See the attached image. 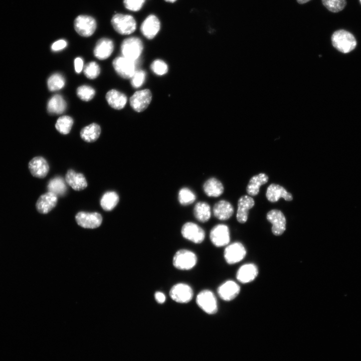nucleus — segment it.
<instances>
[{
	"instance_id": "obj_1",
	"label": "nucleus",
	"mask_w": 361,
	"mask_h": 361,
	"mask_svg": "<svg viewBox=\"0 0 361 361\" xmlns=\"http://www.w3.org/2000/svg\"><path fill=\"white\" fill-rule=\"evenodd\" d=\"M331 41L334 47L343 53L352 51L356 45V41L353 35L344 30L335 31L332 35Z\"/></svg>"
},
{
	"instance_id": "obj_2",
	"label": "nucleus",
	"mask_w": 361,
	"mask_h": 361,
	"mask_svg": "<svg viewBox=\"0 0 361 361\" xmlns=\"http://www.w3.org/2000/svg\"><path fill=\"white\" fill-rule=\"evenodd\" d=\"M111 25L114 30L122 35H130L136 28V23L131 15L116 14L112 17Z\"/></svg>"
},
{
	"instance_id": "obj_3",
	"label": "nucleus",
	"mask_w": 361,
	"mask_h": 361,
	"mask_svg": "<svg viewBox=\"0 0 361 361\" xmlns=\"http://www.w3.org/2000/svg\"><path fill=\"white\" fill-rule=\"evenodd\" d=\"M143 48V44L139 38L131 37L123 41L120 48L123 57L136 61L140 56Z\"/></svg>"
},
{
	"instance_id": "obj_4",
	"label": "nucleus",
	"mask_w": 361,
	"mask_h": 361,
	"mask_svg": "<svg viewBox=\"0 0 361 361\" xmlns=\"http://www.w3.org/2000/svg\"><path fill=\"white\" fill-rule=\"evenodd\" d=\"M173 266L177 269L188 270L193 268L197 263V257L192 251L187 249L177 251L173 257Z\"/></svg>"
},
{
	"instance_id": "obj_5",
	"label": "nucleus",
	"mask_w": 361,
	"mask_h": 361,
	"mask_svg": "<svg viewBox=\"0 0 361 361\" xmlns=\"http://www.w3.org/2000/svg\"><path fill=\"white\" fill-rule=\"evenodd\" d=\"M96 27L95 19L88 15H79L74 21L75 30L79 35L84 37L92 36L95 32Z\"/></svg>"
},
{
	"instance_id": "obj_6",
	"label": "nucleus",
	"mask_w": 361,
	"mask_h": 361,
	"mask_svg": "<svg viewBox=\"0 0 361 361\" xmlns=\"http://www.w3.org/2000/svg\"><path fill=\"white\" fill-rule=\"evenodd\" d=\"M196 303L199 307L209 314H213L218 311V304L214 294L209 290H203L198 294Z\"/></svg>"
},
{
	"instance_id": "obj_7",
	"label": "nucleus",
	"mask_w": 361,
	"mask_h": 361,
	"mask_svg": "<svg viewBox=\"0 0 361 361\" xmlns=\"http://www.w3.org/2000/svg\"><path fill=\"white\" fill-rule=\"evenodd\" d=\"M135 61L123 56L118 57L113 60L112 65L119 76L124 79H129L136 71Z\"/></svg>"
},
{
	"instance_id": "obj_8",
	"label": "nucleus",
	"mask_w": 361,
	"mask_h": 361,
	"mask_svg": "<svg viewBox=\"0 0 361 361\" xmlns=\"http://www.w3.org/2000/svg\"><path fill=\"white\" fill-rule=\"evenodd\" d=\"M169 295L173 300L177 303H187L192 299L193 291L189 285L179 283L171 288Z\"/></svg>"
},
{
	"instance_id": "obj_9",
	"label": "nucleus",
	"mask_w": 361,
	"mask_h": 361,
	"mask_svg": "<svg viewBox=\"0 0 361 361\" xmlns=\"http://www.w3.org/2000/svg\"><path fill=\"white\" fill-rule=\"evenodd\" d=\"M181 233L183 237L195 244H200L205 239L204 230L197 224L187 222L182 227Z\"/></svg>"
},
{
	"instance_id": "obj_10",
	"label": "nucleus",
	"mask_w": 361,
	"mask_h": 361,
	"mask_svg": "<svg viewBox=\"0 0 361 361\" xmlns=\"http://www.w3.org/2000/svg\"><path fill=\"white\" fill-rule=\"evenodd\" d=\"M78 225L87 229H94L99 227L102 222V216L98 213L79 212L75 216Z\"/></svg>"
},
{
	"instance_id": "obj_11",
	"label": "nucleus",
	"mask_w": 361,
	"mask_h": 361,
	"mask_svg": "<svg viewBox=\"0 0 361 361\" xmlns=\"http://www.w3.org/2000/svg\"><path fill=\"white\" fill-rule=\"evenodd\" d=\"M210 238L213 245L217 247L227 245L230 240L228 227L224 224L216 225L211 230Z\"/></svg>"
},
{
	"instance_id": "obj_12",
	"label": "nucleus",
	"mask_w": 361,
	"mask_h": 361,
	"mask_svg": "<svg viewBox=\"0 0 361 361\" xmlns=\"http://www.w3.org/2000/svg\"><path fill=\"white\" fill-rule=\"evenodd\" d=\"M152 94L148 89H144L135 92L130 98L131 107L136 112L144 111L150 104Z\"/></svg>"
},
{
	"instance_id": "obj_13",
	"label": "nucleus",
	"mask_w": 361,
	"mask_h": 361,
	"mask_svg": "<svg viewBox=\"0 0 361 361\" xmlns=\"http://www.w3.org/2000/svg\"><path fill=\"white\" fill-rule=\"evenodd\" d=\"M246 251L240 242H235L228 245L224 251V258L229 264L237 263L245 257Z\"/></svg>"
},
{
	"instance_id": "obj_14",
	"label": "nucleus",
	"mask_w": 361,
	"mask_h": 361,
	"mask_svg": "<svg viewBox=\"0 0 361 361\" xmlns=\"http://www.w3.org/2000/svg\"><path fill=\"white\" fill-rule=\"evenodd\" d=\"M267 220L272 224V232L274 235H282L286 229V218L283 213L278 210L273 209L268 212Z\"/></svg>"
},
{
	"instance_id": "obj_15",
	"label": "nucleus",
	"mask_w": 361,
	"mask_h": 361,
	"mask_svg": "<svg viewBox=\"0 0 361 361\" xmlns=\"http://www.w3.org/2000/svg\"><path fill=\"white\" fill-rule=\"evenodd\" d=\"M160 23L156 16L150 15L142 22L140 31L143 35L148 39H153L160 30Z\"/></svg>"
},
{
	"instance_id": "obj_16",
	"label": "nucleus",
	"mask_w": 361,
	"mask_h": 361,
	"mask_svg": "<svg viewBox=\"0 0 361 361\" xmlns=\"http://www.w3.org/2000/svg\"><path fill=\"white\" fill-rule=\"evenodd\" d=\"M240 291V286L232 280H228L218 288L219 297L223 300L229 301L235 299Z\"/></svg>"
},
{
	"instance_id": "obj_17",
	"label": "nucleus",
	"mask_w": 361,
	"mask_h": 361,
	"mask_svg": "<svg viewBox=\"0 0 361 361\" xmlns=\"http://www.w3.org/2000/svg\"><path fill=\"white\" fill-rule=\"evenodd\" d=\"M114 50V43L108 38L99 39L94 47L93 54L98 59L103 60L107 59L112 54Z\"/></svg>"
},
{
	"instance_id": "obj_18",
	"label": "nucleus",
	"mask_w": 361,
	"mask_h": 361,
	"mask_svg": "<svg viewBox=\"0 0 361 361\" xmlns=\"http://www.w3.org/2000/svg\"><path fill=\"white\" fill-rule=\"evenodd\" d=\"M29 169L34 176L44 178L49 172V166L48 162L44 157L36 156L30 161Z\"/></svg>"
},
{
	"instance_id": "obj_19",
	"label": "nucleus",
	"mask_w": 361,
	"mask_h": 361,
	"mask_svg": "<svg viewBox=\"0 0 361 361\" xmlns=\"http://www.w3.org/2000/svg\"><path fill=\"white\" fill-rule=\"evenodd\" d=\"M57 201V196L48 192L39 198L36 204V209L40 213L47 214L55 207Z\"/></svg>"
},
{
	"instance_id": "obj_20",
	"label": "nucleus",
	"mask_w": 361,
	"mask_h": 361,
	"mask_svg": "<svg viewBox=\"0 0 361 361\" xmlns=\"http://www.w3.org/2000/svg\"><path fill=\"white\" fill-rule=\"evenodd\" d=\"M253 199L247 195L240 198L238 201V210L236 218L240 223H245L248 219V211L254 206Z\"/></svg>"
},
{
	"instance_id": "obj_21",
	"label": "nucleus",
	"mask_w": 361,
	"mask_h": 361,
	"mask_svg": "<svg viewBox=\"0 0 361 361\" xmlns=\"http://www.w3.org/2000/svg\"><path fill=\"white\" fill-rule=\"evenodd\" d=\"M266 196L267 200L272 203H275L282 198L287 201L292 200L291 194L288 192L283 187L275 184H271L267 188Z\"/></svg>"
},
{
	"instance_id": "obj_22",
	"label": "nucleus",
	"mask_w": 361,
	"mask_h": 361,
	"mask_svg": "<svg viewBox=\"0 0 361 361\" xmlns=\"http://www.w3.org/2000/svg\"><path fill=\"white\" fill-rule=\"evenodd\" d=\"M258 273V268L255 264H246L238 269L236 278L240 282L247 283L253 281L257 277Z\"/></svg>"
},
{
	"instance_id": "obj_23",
	"label": "nucleus",
	"mask_w": 361,
	"mask_h": 361,
	"mask_svg": "<svg viewBox=\"0 0 361 361\" xmlns=\"http://www.w3.org/2000/svg\"><path fill=\"white\" fill-rule=\"evenodd\" d=\"M65 181L75 191L83 190L87 186L84 175L81 173H77L71 169L67 171L65 175Z\"/></svg>"
},
{
	"instance_id": "obj_24",
	"label": "nucleus",
	"mask_w": 361,
	"mask_h": 361,
	"mask_svg": "<svg viewBox=\"0 0 361 361\" xmlns=\"http://www.w3.org/2000/svg\"><path fill=\"white\" fill-rule=\"evenodd\" d=\"M213 211L215 217L219 220H227L233 214L234 208L229 202L221 200L215 204Z\"/></svg>"
},
{
	"instance_id": "obj_25",
	"label": "nucleus",
	"mask_w": 361,
	"mask_h": 361,
	"mask_svg": "<svg viewBox=\"0 0 361 361\" xmlns=\"http://www.w3.org/2000/svg\"><path fill=\"white\" fill-rule=\"evenodd\" d=\"M105 98L108 104L113 108L117 110L122 109L127 102V97L123 93L115 89L108 91Z\"/></svg>"
},
{
	"instance_id": "obj_26",
	"label": "nucleus",
	"mask_w": 361,
	"mask_h": 361,
	"mask_svg": "<svg viewBox=\"0 0 361 361\" xmlns=\"http://www.w3.org/2000/svg\"><path fill=\"white\" fill-rule=\"evenodd\" d=\"M67 108V103L63 97L56 94L52 96L48 102V112L53 115L61 114L64 112Z\"/></svg>"
},
{
	"instance_id": "obj_27",
	"label": "nucleus",
	"mask_w": 361,
	"mask_h": 361,
	"mask_svg": "<svg viewBox=\"0 0 361 361\" xmlns=\"http://www.w3.org/2000/svg\"><path fill=\"white\" fill-rule=\"evenodd\" d=\"M268 181V176L264 173H260L252 176L247 186V193L250 196H256L259 193L260 187L266 184Z\"/></svg>"
},
{
	"instance_id": "obj_28",
	"label": "nucleus",
	"mask_w": 361,
	"mask_h": 361,
	"mask_svg": "<svg viewBox=\"0 0 361 361\" xmlns=\"http://www.w3.org/2000/svg\"><path fill=\"white\" fill-rule=\"evenodd\" d=\"M205 193L209 197H218L224 192L222 183L216 178L208 179L203 185Z\"/></svg>"
},
{
	"instance_id": "obj_29",
	"label": "nucleus",
	"mask_w": 361,
	"mask_h": 361,
	"mask_svg": "<svg viewBox=\"0 0 361 361\" xmlns=\"http://www.w3.org/2000/svg\"><path fill=\"white\" fill-rule=\"evenodd\" d=\"M101 133L100 126L95 123H93L82 129L80 131V136L85 141L93 142L95 141L99 137Z\"/></svg>"
},
{
	"instance_id": "obj_30",
	"label": "nucleus",
	"mask_w": 361,
	"mask_h": 361,
	"mask_svg": "<svg viewBox=\"0 0 361 361\" xmlns=\"http://www.w3.org/2000/svg\"><path fill=\"white\" fill-rule=\"evenodd\" d=\"M194 214L199 221L203 223L208 221L211 216L210 205L204 202L197 203L194 209Z\"/></svg>"
},
{
	"instance_id": "obj_31",
	"label": "nucleus",
	"mask_w": 361,
	"mask_h": 361,
	"mask_svg": "<svg viewBox=\"0 0 361 361\" xmlns=\"http://www.w3.org/2000/svg\"><path fill=\"white\" fill-rule=\"evenodd\" d=\"M119 200L118 194L113 191L105 193L100 200V205L106 211L113 210L117 205Z\"/></svg>"
},
{
	"instance_id": "obj_32",
	"label": "nucleus",
	"mask_w": 361,
	"mask_h": 361,
	"mask_svg": "<svg viewBox=\"0 0 361 361\" xmlns=\"http://www.w3.org/2000/svg\"><path fill=\"white\" fill-rule=\"evenodd\" d=\"M48 192L53 193L57 196H63L66 193L67 187L64 180L59 176L55 177L50 180L48 184Z\"/></svg>"
},
{
	"instance_id": "obj_33",
	"label": "nucleus",
	"mask_w": 361,
	"mask_h": 361,
	"mask_svg": "<svg viewBox=\"0 0 361 361\" xmlns=\"http://www.w3.org/2000/svg\"><path fill=\"white\" fill-rule=\"evenodd\" d=\"M73 118L67 115L60 117L55 124L56 129L63 134H68L73 126Z\"/></svg>"
},
{
	"instance_id": "obj_34",
	"label": "nucleus",
	"mask_w": 361,
	"mask_h": 361,
	"mask_svg": "<svg viewBox=\"0 0 361 361\" xmlns=\"http://www.w3.org/2000/svg\"><path fill=\"white\" fill-rule=\"evenodd\" d=\"M65 79L64 76L58 73L52 74L48 79L47 86L50 91H55L64 87Z\"/></svg>"
},
{
	"instance_id": "obj_35",
	"label": "nucleus",
	"mask_w": 361,
	"mask_h": 361,
	"mask_svg": "<svg viewBox=\"0 0 361 361\" xmlns=\"http://www.w3.org/2000/svg\"><path fill=\"white\" fill-rule=\"evenodd\" d=\"M196 199L195 193L187 188L181 189L178 194V200L179 203L184 206L188 205L194 203Z\"/></svg>"
},
{
	"instance_id": "obj_36",
	"label": "nucleus",
	"mask_w": 361,
	"mask_h": 361,
	"mask_svg": "<svg viewBox=\"0 0 361 361\" xmlns=\"http://www.w3.org/2000/svg\"><path fill=\"white\" fill-rule=\"evenodd\" d=\"M76 93L78 97L82 100L89 101L94 97L95 91L90 86L82 85L77 88Z\"/></svg>"
},
{
	"instance_id": "obj_37",
	"label": "nucleus",
	"mask_w": 361,
	"mask_h": 361,
	"mask_svg": "<svg viewBox=\"0 0 361 361\" xmlns=\"http://www.w3.org/2000/svg\"><path fill=\"white\" fill-rule=\"evenodd\" d=\"M322 2L327 10L333 13L342 11L346 4V0H322Z\"/></svg>"
},
{
	"instance_id": "obj_38",
	"label": "nucleus",
	"mask_w": 361,
	"mask_h": 361,
	"mask_svg": "<svg viewBox=\"0 0 361 361\" xmlns=\"http://www.w3.org/2000/svg\"><path fill=\"white\" fill-rule=\"evenodd\" d=\"M83 72L87 78L94 79L99 75L100 68L96 62H90L84 66Z\"/></svg>"
},
{
	"instance_id": "obj_39",
	"label": "nucleus",
	"mask_w": 361,
	"mask_h": 361,
	"mask_svg": "<svg viewBox=\"0 0 361 361\" xmlns=\"http://www.w3.org/2000/svg\"><path fill=\"white\" fill-rule=\"evenodd\" d=\"M145 72L143 70H137L131 78V84L134 88L141 86L145 79Z\"/></svg>"
},
{
	"instance_id": "obj_40",
	"label": "nucleus",
	"mask_w": 361,
	"mask_h": 361,
	"mask_svg": "<svg viewBox=\"0 0 361 361\" xmlns=\"http://www.w3.org/2000/svg\"><path fill=\"white\" fill-rule=\"evenodd\" d=\"M153 72L158 75H162L167 72L168 67L166 64L161 60H155L151 65Z\"/></svg>"
},
{
	"instance_id": "obj_41",
	"label": "nucleus",
	"mask_w": 361,
	"mask_h": 361,
	"mask_svg": "<svg viewBox=\"0 0 361 361\" xmlns=\"http://www.w3.org/2000/svg\"><path fill=\"white\" fill-rule=\"evenodd\" d=\"M145 0H123L124 7L128 10L137 12L139 11L144 5Z\"/></svg>"
},
{
	"instance_id": "obj_42",
	"label": "nucleus",
	"mask_w": 361,
	"mask_h": 361,
	"mask_svg": "<svg viewBox=\"0 0 361 361\" xmlns=\"http://www.w3.org/2000/svg\"><path fill=\"white\" fill-rule=\"evenodd\" d=\"M67 45V42L63 39L59 40L51 46V50L54 52H57L64 49Z\"/></svg>"
},
{
	"instance_id": "obj_43",
	"label": "nucleus",
	"mask_w": 361,
	"mask_h": 361,
	"mask_svg": "<svg viewBox=\"0 0 361 361\" xmlns=\"http://www.w3.org/2000/svg\"><path fill=\"white\" fill-rule=\"evenodd\" d=\"M74 66L75 71L77 73H80L82 71L83 67V61L81 58L77 57L75 59Z\"/></svg>"
},
{
	"instance_id": "obj_44",
	"label": "nucleus",
	"mask_w": 361,
	"mask_h": 361,
	"mask_svg": "<svg viewBox=\"0 0 361 361\" xmlns=\"http://www.w3.org/2000/svg\"><path fill=\"white\" fill-rule=\"evenodd\" d=\"M154 298L156 302L159 304L163 303L166 299L165 295L160 291H157L155 293Z\"/></svg>"
},
{
	"instance_id": "obj_45",
	"label": "nucleus",
	"mask_w": 361,
	"mask_h": 361,
	"mask_svg": "<svg viewBox=\"0 0 361 361\" xmlns=\"http://www.w3.org/2000/svg\"><path fill=\"white\" fill-rule=\"evenodd\" d=\"M310 0H297V2L300 4L306 3Z\"/></svg>"
},
{
	"instance_id": "obj_46",
	"label": "nucleus",
	"mask_w": 361,
	"mask_h": 361,
	"mask_svg": "<svg viewBox=\"0 0 361 361\" xmlns=\"http://www.w3.org/2000/svg\"><path fill=\"white\" fill-rule=\"evenodd\" d=\"M164 1H166V2H169V3H174V2H175L176 0H164Z\"/></svg>"
},
{
	"instance_id": "obj_47",
	"label": "nucleus",
	"mask_w": 361,
	"mask_h": 361,
	"mask_svg": "<svg viewBox=\"0 0 361 361\" xmlns=\"http://www.w3.org/2000/svg\"><path fill=\"white\" fill-rule=\"evenodd\" d=\"M359 1H360V4H361V0H359Z\"/></svg>"
}]
</instances>
